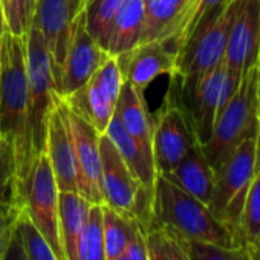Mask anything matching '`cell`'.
<instances>
[{"label":"cell","instance_id":"836d02e7","mask_svg":"<svg viewBox=\"0 0 260 260\" xmlns=\"http://www.w3.org/2000/svg\"><path fill=\"white\" fill-rule=\"evenodd\" d=\"M5 260H28V257L25 254L23 242H22V234H20V230H19V222H17V226H16L14 234L11 237Z\"/></svg>","mask_w":260,"mask_h":260},{"label":"cell","instance_id":"4dcf8cb0","mask_svg":"<svg viewBox=\"0 0 260 260\" xmlns=\"http://www.w3.org/2000/svg\"><path fill=\"white\" fill-rule=\"evenodd\" d=\"M16 178V161L11 146L0 132V199L11 201Z\"/></svg>","mask_w":260,"mask_h":260},{"label":"cell","instance_id":"f1b7e54d","mask_svg":"<svg viewBox=\"0 0 260 260\" xmlns=\"http://www.w3.org/2000/svg\"><path fill=\"white\" fill-rule=\"evenodd\" d=\"M149 260H190L178 240L164 228L153 223L144 230Z\"/></svg>","mask_w":260,"mask_h":260},{"label":"cell","instance_id":"e575fe53","mask_svg":"<svg viewBox=\"0 0 260 260\" xmlns=\"http://www.w3.org/2000/svg\"><path fill=\"white\" fill-rule=\"evenodd\" d=\"M257 135H255V172H260V72H258V87H257Z\"/></svg>","mask_w":260,"mask_h":260},{"label":"cell","instance_id":"ac0fdd59","mask_svg":"<svg viewBox=\"0 0 260 260\" xmlns=\"http://www.w3.org/2000/svg\"><path fill=\"white\" fill-rule=\"evenodd\" d=\"M115 113L122 127L125 128V132L144 150L153 155V116L149 113L144 93L138 92L132 84L124 81L115 106Z\"/></svg>","mask_w":260,"mask_h":260},{"label":"cell","instance_id":"1f68e13d","mask_svg":"<svg viewBox=\"0 0 260 260\" xmlns=\"http://www.w3.org/2000/svg\"><path fill=\"white\" fill-rule=\"evenodd\" d=\"M23 210L17 208L11 201L0 199V260H5L11 237L17 226Z\"/></svg>","mask_w":260,"mask_h":260},{"label":"cell","instance_id":"cb8c5ba5","mask_svg":"<svg viewBox=\"0 0 260 260\" xmlns=\"http://www.w3.org/2000/svg\"><path fill=\"white\" fill-rule=\"evenodd\" d=\"M230 2L231 0H190L188 8H187L185 14L182 16V19L178 25V29H176L173 39L170 40V43L167 45V48L175 55H178L179 51L184 48V45L191 37V34L204 22H207L210 17H213L214 14L222 11Z\"/></svg>","mask_w":260,"mask_h":260},{"label":"cell","instance_id":"ffe728a7","mask_svg":"<svg viewBox=\"0 0 260 260\" xmlns=\"http://www.w3.org/2000/svg\"><path fill=\"white\" fill-rule=\"evenodd\" d=\"M92 204L78 191L58 193V226L60 240L66 260H77L78 243L84 230Z\"/></svg>","mask_w":260,"mask_h":260},{"label":"cell","instance_id":"7402d4cb","mask_svg":"<svg viewBox=\"0 0 260 260\" xmlns=\"http://www.w3.org/2000/svg\"><path fill=\"white\" fill-rule=\"evenodd\" d=\"M103 210V239L107 260H116L125 254V249L140 230V223L135 217L122 214L107 205H101Z\"/></svg>","mask_w":260,"mask_h":260},{"label":"cell","instance_id":"30bf717a","mask_svg":"<svg viewBox=\"0 0 260 260\" xmlns=\"http://www.w3.org/2000/svg\"><path fill=\"white\" fill-rule=\"evenodd\" d=\"M58 104L61 107L74 144L78 170V193L92 205H103L104 198L101 187V156L98 130L84 116L69 107L61 96L58 98Z\"/></svg>","mask_w":260,"mask_h":260},{"label":"cell","instance_id":"f546056e","mask_svg":"<svg viewBox=\"0 0 260 260\" xmlns=\"http://www.w3.org/2000/svg\"><path fill=\"white\" fill-rule=\"evenodd\" d=\"M19 230L22 234V242L28 260H58L57 254L45 240V237L37 231V228L32 225L25 210L19 217Z\"/></svg>","mask_w":260,"mask_h":260},{"label":"cell","instance_id":"d4e9b609","mask_svg":"<svg viewBox=\"0 0 260 260\" xmlns=\"http://www.w3.org/2000/svg\"><path fill=\"white\" fill-rule=\"evenodd\" d=\"M122 0H90L84 7L86 29L92 39L106 49L110 25L118 13Z\"/></svg>","mask_w":260,"mask_h":260},{"label":"cell","instance_id":"603a6c76","mask_svg":"<svg viewBox=\"0 0 260 260\" xmlns=\"http://www.w3.org/2000/svg\"><path fill=\"white\" fill-rule=\"evenodd\" d=\"M237 245L246 248L252 257L260 249V172H255L249 184L236 234Z\"/></svg>","mask_w":260,"mask_h":260},{"label":"cell","instance_id":"ba28073f","mask_svg":"<svg viewBox=\"0 0 260 260\" xmlns=\"http://www.w3.org/2000/svg\"><path fill=\"white\" fill-rule=\"evenodd\" d=\"M237 0L204 22L176 55V74L181 80L199 77L216 68L223 58Z\"/></svg>","mask_w":260,"mask_h":260},{"label":"cell","instance_id":"3957f363","mask_svg":"<svg viewBox=\"0 0 260 260\" xmlns=\"http://www.w3.org/2000/svg\"><path fill=\"white\" fill-rule=\"evenodd\" d=\"M257 87L258 69L252 68L243 75L237 90L219 112L210 140L201 146L214 172L243 141L255 138L258 107Z\"/></svg>","mask_w":260,"mask_h":260},{"label":"cell","instance_id":"83f0119b","mask_svg":"<svg viewBox=\"0 0 260 260\" xmlns=\"http://www.w3.org/2000/svg\"><path fill=\"white\" fill-rule=\"evenodd\" d=\"M37 0H2L7 31L28 40L34 25Z\"/></svg>","mask_w":260,"mask_h":260},{"label":"cell","instance_id":"7a4b0ae2","mask_svg":"<svg viewBox=\"0 0 260 260\" xmlns=\"http://www.w3.org/2000/svg\"><path fill=\"white\" fill-rule=\"evenodd\" d=\"M153 223L179 239L225 248L237 245L231 231L211 213L210 207L172 184L162 175H158L155 181Z\"/></svg>","mask_w":260,"mask_h":260},{"label":"cell","instance_id":"4fadbf2b","mask_svg":"<svg viewBox=\"0 0 260 260\" xmlns=\"http://www.w3.org/2000/svg\"><path fill=\"white\" fill-rule=\"evenodd\" d=\"M84 11V0H37L34 25L43 36L52 60V74L57 86L71 42L74 23Z\"/></svg>","mask_w":260,"mask_h":260},{"label":"cell","instance_id":"f35d334b","mask_svg":"<svg viewBox=\"0 0 260 260\" xmlns=\"http://www.w3.org/2000/svg\"><path fill=\"white\" fill-rule=\"evenodd\" d=\"M255 260H260V249H258V252H257V257H255Z\"/></svg>","mask_w":260,"mask_h":260},{"label":"cell","instance_id":"ab89813d","mask_svg":"<svg viewBox=\"0 0 260 260\" xmlns=\"http://www.w3.org/2000/svg\"><path fill=\"white\" fill-rule=\"evenodd\" d=\"M89 2H90V0H84V7H86V5H87Z\"/></svg>","mask_w":260,"mask_h":260},{"label":"cell","instance_id":"d590c367","mask_svg":"<svg viewBox=\"0 0 260 260\" xmlns=\"http://www.w3.org/2000/svg\"><path fill=\"white\" fill-rule=\"evenodd\" d=\"M5 32H7V25H5V17H4V5H2V0H0V43H2Z\"/></svg>","mask_w":260,"mask_h":260},{"label":"cell","instance_id":"5bb4252c","mask_svg":"<svg viewBox=\"0 0 260 260\" xmlns=\"http://www.w3.org/2000/svg\"><path fill=\"white\" fill-rule=\"evenodd\" d=\"M116 58L125 81L141 93L158 77H173L176 74V55L159 42L141 43L134 51Z\"/></svg>","mask_w":260,"mask_h":260},{"label":"cell","instance_id":"8fae6325","mask_svg":"<svg viewBox=\"0 0 260 260\" xmlns=\"http://www.w3.org/2000/svg\"><path fill=\"white\" fill-rule=\"evenodd\" d=\"M110 58L86 29L84 11L80 13L74 23L68 52L57 80V93L66 98L83 89L95 72Z\"/></svg>","mask_w":260,"mask_h":260},{"label":"cell","instance_id":"44dd1931","mask_svg":"<svg viewBox=\"0 0 260 260\" xmlns=\"http://www.w3.org/2000/svg\"><path fill=\"white\" fill-rule=\"evenodd\" d=\"M190 0H146V22L141 43L159 42L167 46Z\"/></svg>","mask_w":260,"mask_h":260},{"label":"cell","instance_id":"52a82bcc","mask_svg":"<svg viewBox=\"0 0 260 260\" xmlns=\"http://www.w3.org/2000/svg\"><path fill=\"white\" fill-rule=\"evenodd\" d=\"M254 173L255 138L243 141L214 172V188L210 210L231 231L234 239L237 234L242 207Z\"/></svg>","mask_w":260,"mask_h":260},{"label":"cell","instance_id":"6da1fadb","mask_svg":"<svg viewBox=\"0 0 260 260\" xmlns=\"http://www.w3.org/2000/svg\"><path fill=\"white\" fill-rule=\"evenodd\" d=\"M26 42L7 31L0 43V132L14 153L11 202L20 210L25 207V185L36 159L28 116Z\"/></svg>","mask_w":260,"mask_h":260},{"label":"cell","instance_id":"2e32d148","mask_svg":"<svg viewBox=\"0 0 260 260\" xmlns=\"http://www.w3.org/2000/svg\"><path fill=\"white\" fill-rule=\"evenodd\" d=\"M162 176L210 207L214 188V170L208 164L201 144H194L181 162Z\"/></svg>","mask_w":260,"mask_h":260},{"label":"cell","instance_id":"484cf974","mask_svg":"<svg viewBox=\"0 0 260 260\" xmlns=\"http://www.w3.org/2000/svg\"><path fill=\"white\" fill-rule=\"evenodd\" d=\"M77 260H107L103 239V210L101 205H92L80 237Z\"/></svg>","mask_w":260,"mask_h":260},{"label":"cell","instance_id":"74e56055","mask_svg":"<svg viewBox=\"0 0 260 260\" xmlns=\"http://www.w3.org/2000/svg\"><path fill=\"white\" fill-rule=\"evenodd\" d=\"M257 69H258V72H260V54H258V63H257Z\"/></svg>","mask_w":260,"mask_h":260},{"label":"cell","instance_id":"d6986e66","mask_svg":"<svg viewBox=\"0 0 260 260\" xmlns=\"http://www.w3.org/2000/svg\"><path fill=\"white\" fill-rule=\"evenodd\" d=\"M104 134L115 144L118 153L124 159L130 173L137 178V181L144 188H147L149 191H153L155 190V181L158 176L153 155L150 152L144 150L132 137L125 132V128L119 122L116 113H113Z\"/></svg>","mask_w":260,"mask_h":260},{"label":"cell","instance_id":"e0dca14e","mask_svg":"<svg viewBox=\"0 0 260 260\" xmlns=\"http://www.w3.org/2000/svg\"><path fill=\"white\" fill-rule=\"evenodd\" d=\"M146 22V0H122L110 25L106 51L119 57L134 51L140 43Z\"/></svg>","mask_w":260,"mask_h":260},{"label":"cell","instance_id":"4316f807","mask_svg":"<svg viewBox=\"0 0 260 260\" xmlns=\"http://www.w3.org/2000/svg\"><path fill=\"white\" fill-rule=\"evenodd\" d=\"M175 239L178 240V243L181 245V248L190 260H255L252 254L240 245L225 248L213 243L185 240L179 237Z\"/></svg>","mask_w":260,"mask_h":260},{"label":"cell","instance_id":"7c38bea8","mask_svg":"<svg viewBox=\"0 0 260 260\" xmlns=\"http://www.w3.org/2000/svg\"><path fill=\"white\" fill-rule=\"evenodd\" d=\"M260 54V0H237L230 28L225 63L230 74L242 81L243 75L257 68Z\"/></svg>","mask_w":260,"mask_h":260},{"label":"cell","instance_id":"8d00e7d4","mask_svg":"<svg viewBox=\"0 0 260 260\" xmlns=\"http://www.w3.org/2000/svg\"><path fill=\"white\" fill-rule=\"evenodd\" d=\"M116 260H128V258H127V255L124 254V255H121V257H118Z\"/></svg>","mask_w":260,"mask_h":260},{"label":"cell","instance_id":"9c48e42d","mask_svg":"<svg viewBox=\"0 0 260 260\" xmlns=\"http://www.w3.org/2000/svg\"><path fill=\"white\" fill-rule=\"evenodd\" d=\"M58 187L46 153H40L31 167L25 185V213L37 231L51 245L58 260H66L58 226Z\"/></svg>","mask_w":260,"mask_h":260},{"label":"cell","instance_id":"8992f818","mask_svg":"<svg viewBox=\"0 0 260 260\" xmlns=\"http://www.w3.org/2000/svg\"><path fill=\"white\" fill-rule=\"evenodd\" d=\"M170 78V89L158 115L153 118L152 150L158 175L172 172L187 152L194 144H199L190 116L181 100L179 80L176 75Z\"/></svg>","mask_w":260,"mask_h":260},{"label":"cell","instance_id":"277c9868","mask_svg":"<svg viewBox=\"0 0 260 260\" xmlns=\"http://www.w3.org/2000/svg\"><path fill=\"white\" fill-rule=\"evenodd\" d=\"M28 116L34 158L45 152L48 119L55 107L58 93L52 74V60L42 32L36 25L26 42Z\"/></svg>","mask_w":260,"mask_h":260},{"label":"cell","instance_id":"d6a6232c","mask_svg":"<svg viewBox=\"0 0 260 260\" xmlns=\"http://www.w3.org/2000/svg\"><path fill=\"white\" fill-rule=\"evenodd\" d=\"M125 255L128 260H149L144 230L141 228V225H140V230L135 233L134 239L130 240V243L125 249Z\"/></svg>","mask_w":260,"mask_h":260},{"label":"cell","instance_id":"5b68a950","mask_svg":"<svg viewBox=\"0 0 260 260\" xmlns=\"http://www.w3.org/2000/svg\"><path fill=\"white\" fill-rule=\"evenodd\" d=\"M178 80L182 104L190 116L198 143L204 146L213 134L219 112L234 95L240 81L230 74L225 58L199 77L188 80L178 77Z\"/></svg>","mask_w":260,"mask_h":260},{"label":"cell","instance_id":"9a60e30c","mask_svg":"<svg viewBox=\"0 0 260 260\" xmlns=\"http://www.w3.org/2000/svg\"><path fill=\"white\" fill-rule=\"evenodd\" d=\"M58 98L48 119L45 153L52 167L58 190L78 191V170H77L74 144L71 140V134L66 125L61 107L58 104Z\"/></svg>","mask_w":260,"mask_h":260}]
</instances>
